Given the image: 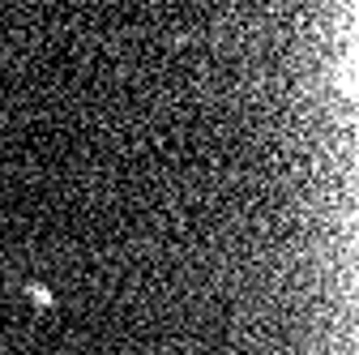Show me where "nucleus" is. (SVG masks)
Returning a JSON list of instances; mask_svg holds the SVG:
<instances>
[{"instance_id": "f257e3e1", "label": "nucleus", "mask_w": 359, "mask_h": 355, "mask_svg": "<svg viewBox=\"0 0 359 355\" xmlns=\"http://www.w3.org/2000/svg\"><path fill=\"white\" fill-rule=\"evenodd\" d=\"M30 295L39 300V308H52V291H43V287H30Z\"/></svg>"}]
</instances>
